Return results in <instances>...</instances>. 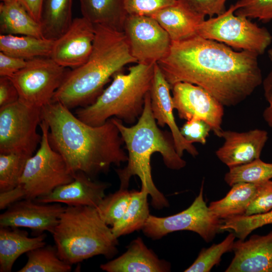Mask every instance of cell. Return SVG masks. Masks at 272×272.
<instances>
[{
    "instance_id": "21",
    "label": "cell",
    "mask_w": 272,
    "mask_h": 272,
    "mask_svg": "<svg viewBox=\"0 0 272 272\" xmlns=\"http://www.w3.org/2000/svg\"><path fill=\"white\" fill-rule=\"evenodd\" d=\"M152 17L169 34L172 41L186 39L197 34L205 16L193 10L185 0H177L174 5L154 13Z\"/></svg>"
},
{
    "instance_id": "15",
    "label": "cell",
    "mask_w": 272,
    "mask_h": 272,
    "mask_svg": "<svg viewBox=\"0 0 272 272\" xmlns=\"http://www.w3.org/2000/svg\"><path fill=\"white\" fill-rule=\"evenodd\" d=\"M95 36L93 24L83 17L73 19L66 31L54 40L50 57L63 67H78L88 59Z\"/></svg>"
},
{
    "instance_id": "23",
    "label": "cell",
    "mask_w": 272,
    "mask_h": 272,
    "mask_svg": "<svg viewBox=\"0 0 272 272\" xmlns=\"http://www.w3.org/2000/svg\"><path fill=\"white\" fill-rule=\"evenodd\" d=\"M82 17L94 25L123 31L127 15L124 0H79Z\"/></svg>"
},
{
    "instance_id": "14",
    "label": "cell",
    "mask_w": 272,
    "mask_h": 272,
    "mask_svg": "<svg viewBox=\"0 0 272 272\" xmlns=\"http://www.w3.org/2000/svg\"><path fill=\"white\" fill-rule=\"evenodd\" d=\"M66 206L59 203H41L25 198L11 206L0 215V227L27 228L38 235L51 234Z\"/></svg>"
},
{
    "instance_id": "36",
    "label": "cell",
    "mask_w": 272,
    "mask_h": 272,
    "mask_svg": "<svg viewBox=\"0 0 272 272\" xmlns=\"http://www.w3.org/2000/svg\"><path fill=\"white\" fill-rule=\"evenodd\" d=\"M272 210V181L257 184L256 193L248 206L245 216L264 213Z\"/></svg>"
},
{
    "instance_id": "26",
    "label": "cell",
    "mask_w": 272,
    "mask_h": 272,
    "mask_svg": "<svg viewBox=\"0 0 272 272\" xmlns=\"http://www.w3.org/2000/svg\"><path fill=\"white\" fill-rule=\"evenodd\" d=\"M54 40L28 35H0V51L26 60L50 57Z\"/></svg>"
},
{
    "instance_id": "11",
    "label": "cell",
    "mask_w": 272,
    "mask_h": 272,
    "mask_svg": "<svg viewBox=\"0 0 272 272\" xmlns=\"http://www.w3.org/2000/svg\"><path fill=\"white\" fill-rule=\"evenodd\" d=\"M203 181L198 195L185 210L164 217L150 215L142 229L144 234L154 240L178 231L198 234L206 242L212 241L221 232L222 220L217 218L207 206L203 196Z\"/></svg>"
},
{
    "instance_id": "39",
    "label": "cell",
    "mask_w": 272,
    "mask_h": 272,
    "mask_svg": "<svg viewBox=\"0 0 272 272\" xmlns=\"http://www.w3.org/2000/svg\"><path fill=\"white\" fill-rule=\"evenodd\" d=\"M227 0H185L194 11L210 18L220 15L227 10L225 4Z\"/></svg>"
},
{
    "instance_id": "30",
    "label": "cell",
    "mask_w": 272,
    "mask_h": 272,
    "mask_svg": "<svg viewBox=\"0 0 272 272\" xmlns=\"http://www.w3.org/2000/svg\"><path fill=\"white\" fill-rule=\"evenodd\" d=\"M272 178V163L264 162L260 158L249 163L229 168L224 176L230 186L239 182L259 184Z\"/></svg>"
},
{
    "instance_id": "45",
    "label": "cell",
    "mask_w": 272,
    "mask_h": 272,
    "mask_svg": "<svg viewBox=\"0 0 272 272\" xmlns=\"http://www.w3.org/2000/svg\"><path fill=\"white\" fill-rule=\"evenodd\" d=\"M268 55L269 59L272 62V48L268 50Z\"/></svg>"
},
{
    "instance_id": "12",
    "label": "cell",
    "mask_w": 272,
    "mask_h": 272,
    "mask_svg": "<svg viewBox=\"0 0 272 272\" xmlns=\"http://www.w3.org/2000/svg\"><path fill=\"white\" fill-rule=\"evenodd\" d=\"M123 32L137 63H157L170 50L172 40L169 34L151 17L127 15Z\"/></svg>"
},
{
    "instance_id": "13",
    "label": "cell",
    "mask_w": 272,
    "mask_h": 272,
    "mask_svg": "<svg viewBox=\"0 0 272 272\" xmlns=\"http://www.w3.org/2000/svg\"><path fill=\"white\" fill-rule=\"evenodd\" d=\"M171 90L173 107L180 118L202 120L221 137L224 106L220 102L202 88L189 83H176Z\"/></svg>"
},
{
    "instance_id": "19",
    "label": "cell",
    "mask_w": 272,
    "mask_h": 272,
    "mask_svg": "<svg viewBox=\"0 0 272 272\" xmlns=\"http://www.w3.org/2000/svg\"><path fill=\"white\" fill-rule=\"evenodd\" d=\"M234 256L226 272H272V231L235 241Z\"/></svg>"
},
{
    "instance_id": "25",
    "label": "cell",
    "mask_w": 272,
    "mask_h": 272,
    "mask_svg": "<svg viewBox=\"0 0 272 272\" xmlns=\"http://www.w3.org/2000/svg\"><path fill=\"white\" fill-rule=\"evenodd\" d=\"M73 0H44L40 24L43 38L55 40L69 29L72 21Z\"/></svg>"
},
{
    "instance_id": "20",
    "label": "cell",
    "mask_w": 272,
    "mask_h": 272,
    "mask_svg": "<svg viewBox=\"0 0 272 272\" xmlns=\"http://www.w3.org/2000/svg\"><path fill=\"white\" fill-rule=\"evenodd\" d=\"M107 272H167L169 262L159 258L141 237L132 241L127 250L119 257L100 265Z\"/></svg>"
},
{
    "instance_id": "43",
    "label": "cell",
    "mask_w": 272,
    "mask_h": 272,
    "mask_svg": "<svg viewBox=\"0 0 272 272\" xmlns=\"http://www.w3.org/2000/svg\"><path fill=\"white\" fill-rule=\"evenodd\" d=\"M262 84L264 96L268 103V106L263 110L262 116L267 124L272 127V70L263 80Z\"/></svg>"
},
{
    "instance_id": "41",
    "label": "cell",
    "mask_w": 272,
    "mask_h": 272,
    "mask_svg": "<svg viewBox=\"0 0 272 272\" xmlns=\"http://www.w3.org/2000/svg\"><path fill=\"white\" fill-rule=\"evenodd\" d=\"M19 99L18 90L10 77H0V108Z\"/></svg>"
},
{
    "instance_id": "44",
    "label": "cell",
    "mask_w": 272,
    "mask_h": 272,
    "mask_svg": "<svg viewBox=\"0 0 272 272\" xmlns=\"http://www.w3.org/2000/svg\"><path fill=\"white\" fill-rule=\"evenodd\" d=\"M28 13L40 23L44 0H17Z\"/></svg>"
},
{
    "instance_id": "2",
    "label": "cell",
    "mask_w": 272,
    "mask_h": 272,
    "mask_svg": "<svg viewBox=\"0 0 272 272\" xmlns=\"http://www.w3.org/2000/svg\"><path fill=\"white\" fill-rule=\"evenodd\" d=\"M41 120L48 125L51 147L75 174L82 172L93 178L108 172L112 165L127 161L124 142L111 118L101 125L92 126L60 103L51 102L41 108Z\"/></svg>"
},
{
    "instance_id": "46",
    "label": "cell",
    "mask_w": 272,
    "mask_h": 272,
    "mask_svg": "<svg viewBox=\"0 0 272 272\" xmlns=\"http://www.w3.org/2000/svg\"><path fill=\"white\" fill-rule=\"evenodd\" d=\"M2 2H11L14 0H1Z\"/></svg>"
},
{
    "instance_id": "27",
    "label": "cell",
    "mask_w": 272,
    "mask_h": 272,
    "mask_svg": "<svg viewBox=\"0 0 272 272\" xmlns=\"http://www.w3.org/2000/svg\"><path fill=\"white\" fill-rule=\"evenodd\" d=\"M257 186V184L251 183L234 184L224 198L212 201L209 208L220 220L245 215L256 193Z\"/></svg>"
},
{
    "instance_id": "6",
    "label": "cell",
    "mask_w": 272,
    "mask_h": 272,
    "mask_svg": "<svg viewBox=\"0 0 272 272\" xmlns=\"http://www.w3.org/2000/svg\"><path fill=\"white\" fill-rule=\"evenodd\" d=\"M156 63H136L129 67L127 74L116 73L94 102L78 108L75 115L92 126L101 125L112 116L126 123L134 124L143 113Z\"/></svg>"
},
{
    "instance_id": "3",
    "label": "cell",
    "mask_w": 272,
    "mask_h": 272,
    "mask_svg": "<svg viewBox=\"0 0 272 272\" xmlns=\"http://www.w3.org/2000/svg\"><path fill=\"white\" fill-rule=\"evenodd\" d=\"M111 118L128 152L127 165L115 170L120 180L119 188L128 189L131 177L137 176L141 181V189L147 190L155 209L161 210L169 207L168 200L153 182L151 156L155 153H160L165 165L172 170H180L186 163L177 153L171 132L159 128L152 112L150 92L145 97L143 113L135 124L126 126L121 120Z\"/></svg>"
},
{
    "instance_id": "38",
    "label": "cell",
    "mask_w": 272,
    "mask_h": 272,
    "mask_svg": "<svg viewBox=\"0 0 272 272\" xmlns=\"http://www.w3.org/2000/svg\"><path fill=\"white\" fill-rule=\"evenodd\" d=\"M210 126L205 121L197 119L187 120L180 128L184 138L189 143H199L205 145L209 137Z\"/></svg>"
},
{
    "instance_id": "32",
    "label": "cell",
    "mask_w": 272,
    "mask_h": 272,
    "mask_svg": "<svg viewBox=\"0 0 272 272\" xmlns=\"http://www.w3.org/2000/svg\"><path fill=\"white\" fill-rule=\"evenodd\" d=\"M236 237L235 234L231 232L220 243L202 249L193 263L184 271H210L215 265L219 264L224 253L233 250Z\"/></svg>"
},
{
    "instance_id": "16",
    "label": "cell",
    "mask_w": 272,
    "mask_h": 272,
    "mask_svg": "<svg viewBox=\"0 0 272 272\" xmlns=\"http://www.w3.org/2000/svg\"><path fill=\"white\" fill-rule=\"evenodd\" d=\"M171 90L170 84L156 63L150 91L151 107L154 117L158 126L162 127L166 125L168 126L172 135L176 152L181 157L184 151L195 157L198 155V151L192 144L184 138L180 132V128L175 122Z\"/></svg>"
},
{
    "instance_id": "22",
    "label": "cell",
    "mask_w": 272,
    "mask_h": 272,
    "mask_svg": "<svg viewBox=\"0 0 272 272\" xmlns=\"http://www.w3.org/2000/svg\"><path fill=\"white\" fill-rule=\"evenodd\" d=\"M44 234L29 237L19 228L0 227V271L10 272L16 260L22 254L46 245Z\"/></svg>"
},
{
    "instance_id": "8",
    "label": "cell",
    "mask_w": 272,
    "mask_h": 272,
    "mask_svg": "<svg viewBox=\"0 0 272 272\" xmlns=\"http://www.w3.org/2000/svg\"><path fill=\"white\" fill-rule=\"evenodd\" d=\"M236 10L232 5L222 14L205 20L197 34L230 47L262 54L271 42L270 33L248 18L235 15Z\"/></svg>"
},
{
    "instance_id": "1",
    "label": "cell",
    "mask_w": 272,
    "mask_h": 272,
    "mask_svg": "<svg viewBox=\"0 0 272 272\" xmlns=\"http://www.w3.org/2000/svg\"><path fill=\"white\" fill-rule=\"evenodd\" d=\"M258 56L196 35L172 41L168 54L157 63L171 88L178 82L192 84L229 107L245 100L262 83Z\"/></svg>"
},
{
    "instance_id": "9",
    "label": "cell",
    "mask_w": 272,
    "mask_h": 272,
    "mask_svg": "<svg viewBox=\"0 0 272 272\" xmlns=\"http://www.w3.org/2000/svg\"><path fill=\"white\" fill-rule=\"evenodd\" d=\"M69 71L50 57H41L27 60L26 66L10 78L18 90L19 100L42 108L52 102Z\"/></svg>"
},
{
    "instance_id": "10",
    "label": "cell",
    "mask_w": 272,
    "mask_h": 272,
    "mask_svg": "<svg viewBox=\"0 0 272 272\" xmlns=\"http://www.w3.org/2000/svg\"><path fill=\"white\" fill-rule=\"evenodd\" d=\"M41 121V108L18 100L0 108V154L23 153L32 156L41 136L37 127Z\"/></svg>"
},
{
    "instance_id": "18",
    "label": "cell",
    "mask_w": 272,
    "mask_h": 272,
    "mask_svg": "<svg viewBox=\"0 0 272 272\" xmlns=\"http://www.w3.org/2000/svg\"><path fill=\"white\" fill-rule=\"evenodd\" d=\"M110 186L108 182L95 180L86 174L78 172L72 182L59 186L35 200L41 203L96 208L106 196L105 191Z\"/></svg>"
},
{
    "instance_id": "35",
    "label": "cell",
    "mask_w": 272,
    "mask_h": 272,
    "mask_svg": "<svg viewBox=\"0 0 272 272\" xmlns=\"http://www.w3.org/2000/svg\"><path fill=\"white\" fill-rule=\"evenodd\" d=\"M235 14L264 22L272 20V0H239Z\"/></svg>"
},
{
    "instance_id": "40",
    "label": "cell",
    "mask_w": 272,
    "mask_h": 272,
    "mask_svg": "<svg viewBox=\"0 0 272 272\" xmlns=\"http://www.w3.org/2000/svg\"><path fill=\"white\" fill-rule=\"evenodd\" d=\"M27 60L0 51V76L11 77L24 68Z\"/></svg>"
},
{
    "instance_id": "7",
    "label": "cell",
    "mask_w": 272,
    "mask_h": 272,
    "mask_svg": "<svg viewBox=\"0 0 272 272\" xmlns=\"http://www.w3.org/2000/svg\"><path fill=\"white\" fill-rule=\"evenodd\" d=\"M39 126L42 132L40 147L28 159L19 182L25 189L26 198L31 199L72 182L75 175L61 155L51 147L47 123L41 120Z\"/></svg>"
},
{
    "instance_id": "31",
    "label": "cell",
    "mask_w": 272,
    "mask_h": 272,
    "mask_svg": "<svg viewBox=\"0 0 272 272\" xmlns=\"http://www.w3.org/2000/svg\"><path fill=\"white\" fill-rule=\"evenodd\" d=\"M30 157L23 153L0 154V192L11 190L19 184Z\"/></svg>"
},
{
    "instance_id": "37",
    "label": "cell",
    "mask_w": 272,
    "mask_h": 272,
    "mask_svg": "<svg viewBox=\"0 0 272 272\" xmlns=\"http://www.w3.org/2000/svg\"><path fill=\"white\" fill-rule=\"evenodd\" d=\"M177 2V0H124V4L127 15L150 16Z\"/></svg>"
},
{
    "instance_id": "42",
    "label": "cell",
    "mask_w": 272,
    "mask_h": 272,
    "mask_svg": "<svg viewBox=\"0 0 272 272\" xmlns=\"http://www.w3.org/2000/svg\"><path fill=\"white\" fill-rule=\"evenodd\" d=\"M25 198V189L21 184H19L11 190L0 192V210H6L15 203Z\"/></svg>"
},
{
    "instance_id": "17",
    "label": "cell",
    "mask_w": 272,
    "mask_h": 272,
    "mask_svg": "<svg viewBox=\"0 0 272 272\" xmlns=\"http://www.w3.org/2000/svg\"><path fill=\"white\" fill-rule=\"evenodd\" d=\"M221 138L224 142L216 155L230 168L260 158L268 140V133L257 128L244 132L223 130Z\"/></svg>"
},
{
    "instance_id": "4",
    "label": "cell",
    "mask_w": 272,
    "mask_h": 272,
    "mask_svg": "<svg viewBox=\"0 0 272 272\" xmlns=\"http://www.w3.org/2000/svg\"><path fill=\"white\" fill-rule=\"evenodd\" d=\"M92 52L81 66L70 70L52 102L71 110L92 104L110 79L126 65L137 63L123 31L95 25Z\"/></svg>"
},
{
    "instance_id": "29",
    "label": "cell",
    "mask_w": 272,
    "mask_h": 272,
    "mask_svg": "<svg viewBox=\"0 0 272 272\" xmlns=\"http://www.w3.org/2000/svg\"><path fill=\"white\" fill-rule=\"evenodd\" d=\"M27 261L18 272H70L72 265L59 256L54 245H44L27 253Z\"/></svg>"
},
{
    "instance_id": "33",
    "label": "cell",
    "mask_w": 272,
    "mask_h": 272,
    "mask_svg": "<svg viewBox=\"0 0 272 272\" xmlns=\"http://www.w3.org/2000/svg\"><path fill=\"white\" fill-rule=\"evenodd\" d=\"M269 224H272V210L264 213L222 220L220 229L222 231H232L236 237L244 240L253 231Z\"/></svg>"
},
{
    "instance_id": "28",
    "label": "cell",
    "mask_w": 272,
    "mask_h": 272,
    "mask_svg": "<svg viewBox=\"0 0 272 272\" xmlns=\"http://www.w3.org/2000/svg\"><path fill=\"white\" fill-rule=\"evenodd\" d=\"M129 204L123 216L111 227L114 235L118 238L141 230L150 216L147 190H132Z\"/></svg>"
},
{
    "instance_id": "34",
    "label": "cell",
    "mask_w": 272,
    "mask_h": 272,
    "mask_svg": "<svg viewBox=\"0 0 272 272\" xmlns=\"http://www.w3.org/2000/svg\"><path fill=\"white\" fill-rule=\"evenodd\" d=\"M131 199V191L119 189L106 195L96 208L105 223L112 227L123 216Z\"/></svg>"
},
{
    "instance_id": "24",
    "label": "cell",
    "mask_w": 272,
    "mask_h": 272,
    "mask_svg": "<svg viewBox=\"0 0 272 272\" xmlns=\"http://www.w3.org/2000/svg\"><path fill=\"white\" fill-rule=\"evenodd\" d=\"M0 32L1 34L43 37L40 23L33 18L17 0L1 2Z\"/></svg>"
},
{
    "instance_id": "5",
    "label": "cell",
    "mask_w": 272,
    "mask_h": 272,
    "mask_svg": "<svg viewBox=\"0 0 272 272\" xmlns=\"http://www.w3.org/2000/svg\"><path fill=\"white\" fill-rule=\"evenodd\" d=\"M52 235L59 256L72 265L118 252V238L94 207L66 206Z\"/></svg>"
}]
</instances>
